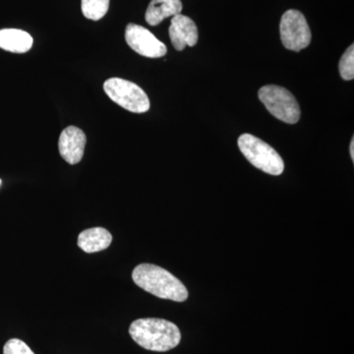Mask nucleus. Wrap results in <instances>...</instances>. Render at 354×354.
I'll list each match as a JSON object with an SVG mask.
<instances>
[{"label": "nucleus", "mask_w": 354, "mask_h": 354, "mask_svg": "<svg viewBox=\"0 0 354 354\" xmlns=\"http://www.w3.org/2000/svg\"><path fill=\"white\" fill-rule=\"evenodd\" d=\"M183 6L181 0H151L145 14L147 23L158 26L165 18L181 14Z\"/></svg>", "instance_id": "10"}, {"label": "nucleus", "mask_w": 354, "mask_h": 354, "mask_svg": "<svg viewBox=\"0 0 354 354\" xmlns=\"http://www.w3.org/2000/svg\"><path fill=\"white\" fill-rule=\"evenodd\" d=\"M129 334L141 348L158 353L171 351L181 341L178 327L164 319H138L130 325Z\"/></svg>", "instance_id": "1"}, {"label": "nucleus", "mask_w": 354, "mask_h": 354, "mask_svg": "<svg viewBox=\"0 0 354 354\" xmlns=\"http://www.w3.org/2000/svg\"><path fill=\"white\" fill-rule=\"evenodd\" d=\"M109 0H82L81 8L87 19L101 20L108 13Z\"/></svg>", "instance_id": "13"}, {"label": "nucleus", "mask_w": 354, "mask_h": 354, "mask_svg": "<svg viewBox=\"0 0 354 354\" xmlns=\"http://www.w3.org/2000/svg\"><path fill=\"white\" fill-rule=\"evenodd\" d=\"M86 143H87V138L85 133L80 128L76 127L65 128L60 134L59 141H58L60 156L69 165L78 164L82 160Z\"/></svg>", "instance_id": "8"}, {"label": "nucleus", "mask_w": 354, "mask_h": 354, "mask_svg": "<svg viewBox=\"0 0 354 354\" xmlns=\"http://www.w3.org/2000/svg\"><path fill=\"white\" fill-rule=\"evenodd\" d=\"M169 32L172 46L178 51L183 50L186 46H194L199 38L194 21L183 14L172 17Z\"/></svg>", "instance_id": "9"}, {"label": "nucleus", "mask_w": 354, "mask_h": 354, "mask_svg": "<svg viewBox=\"0 0 354 354\" xmlns=\"http://www.w3.org/2000/svg\"><path fill=\"white\" fill-rule=\"evenodd\" d=\"M258 97L269 113L278 120L288 124H295L299 121L301 116L299 104L295 95L286 88L264 86L258 92Z\"/></svg>", "instance_id": "4"}, {"label": "nucleus", "mask_w": 354, "mask_h": 354, "mask_svg": "<svg viewBox=\"0 0 354 354\" xmlns=\"http://www.w3.org/2000/svg\"><path fill=\"white\" fill-rule=\"evenodd\" d=\"M113 236L102 227L88 228L78 236V246L86 253H95L104 250L111 245Z\"/></svg>", "instance_id": "11"}, {"label": "nucleus", "mask_w": 354, "mask_h": 354, "mask_svg": "<svg viewBox=\"0 0 354 354\" xmlns=\"http://www.w3.org/2000/svg\"><path fill=\"white\" fill-rule=\"evenodd\" d=\"M339 74L344 80L351 81L354 78V46H351L342 55L339 60Z\"/></svg>", "instance_id": "14"}, {"label": "nucleus", "mask_w": 354, "mask_h": 354, "mask_svg": "<svg viewBox=\"0 0 354 354\" xmlns=\"http://www.w3.org/2000/svg\"><path fill=\"white\" fill-rule=\"evenodd\" d=\"M349 152H351V160H354V139L351 140V147H349Z\"/></svg>", "instance_id": "16"}, {"label": "nucleus", "mask_w": 354, "mask_h": 354, "mask_svg": "<svg viewBox=\"0 0 354 354\" xmlns=\"http://www.w3.org/2000/svg\"><path fill=\"white\" fill-rule=\"evenodd\" d=\"M3 354H35L26 342L18 339H11L3 348Z\"/></svg>", "instance_id": "15"}, {"label": "nucleus", "mask_w": 354, "mask_h": 354, "mask_svg": "<svg viewBox=\"0 0 354 354\" xmlns=\"http://www.w3.org/2000/svg\"><path fill=\"white\" fill-rule=\"evenodd\" d=\"M239 147L246 160L260 171L272 176H281L285 171V162L278 152L257 137L248 133L241 135Z\"/></svg>", "instance_id": "3"}, {"label": "nucleus", "mask_w": 354, "mask_h": 354, "mask_svg": "<svg viewBox=\"0 0 354 354\" xmlns=\"http://www.w3.org/2000/svg\"><path fill=\"white\" fill-rule=\"evenodd\" d=\"M281 43L288 50L300 51L311 43L312 35L306 18L297 10L286 11L279 24Z\"/></svg>", "instance_id": "6"}, {"label": "nucleus", "mask_w": 354, "mask_h": 354, "mask_svg": "<svg viewBox=\"0 0 354 354\" xmlns=\"http://www.w3.org/2000/svg\"><path fill=\"white\" fill-rule=\"evenodd\" d=\"M34 43L29 32L19 29L0 30V48L14 53H25Z\"/></svg>", "instance_id": "12"}, {"label": "nucleus", "mask_w": 354, "mask_h": 354, "mask_svg": "<svg viewBox=\"0 0 354 354\" xmlns=\"http://www.w3.org/2000/svg\"><path fill=\"white\" fill-rule=\"evenodd\" d=\"M132 279L142 290L162 299L183 302L188 298L185 286L176 276L158 266H137L133 270Z\"/></svg>", "instance_id": "2"}, {"label": "nucleus", "mask_w": 354, "mask_h": 354, "mask_svg": "<svg viewBox=\"0 0 354 354\" xmlns=\"http://www.w3.org/2000/svg\"><path fill=\"white\" fill-rule=\"evenodd\" d=\"M0 184H1V180H0Z\"/></svg>", "instance_id": "17"}, {"label": "nucleus", "mask_w": 354, "mask_h": 354, "mask_svg": "<svg viewBox=\"0 0 354 354\" xmlns=\"http://www.w3.org/2000/svg\"><path fill=\"white\" fill-rule=\"evenodd\" d=\"M109 99L121 108L134 113H144L150 109V100L136 84L121 78H109L104 84Z\"/></svg>", "instance_id": "5"}, {"label": "nucleus", "mask_w": 354, "mask_h": 354, "mask_svg": "<svg viewBox=\"0 0 354 354\" xmlns=\"http://www.w3.org/2000/svg\"><path fill=\"white\" fill-rule=\"evenodd\" d=\"M125 41L135 53L149 58L164 57L167 51L165 44L156 38L152 32L136 24L127 25Z\"/></svg>", "instance_id": "7"}]
</instances>
